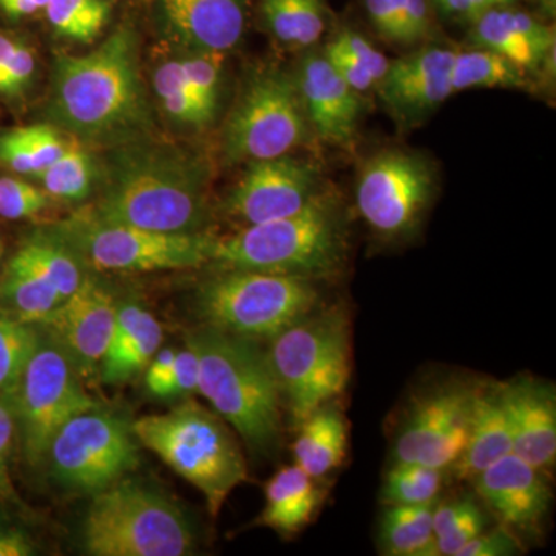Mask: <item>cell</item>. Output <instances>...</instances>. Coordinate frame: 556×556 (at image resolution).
<instances>
[{"mask_svg": "<svg viewBox=\"0 0 556 556\" xmlns=\"http://www.w3.org/2000/svg\"><path fill=\"white\" fill-rule=\"evenodd\" d=\"M47 115L89 148L115 149L152 137L155 121L134 28L119 27L90 53L58 56Z\"/></svg>", "mask_w": 556, "mask_h": 556, "instance_id": "6da1fadb", "label": "cell"}, {"mask_svg": "<svg viewBox=\"0 0 556 556\" xmlns=\"http://www.w3.org/2000/svg\"><path fill=\"white\" fill-rule=\"evenodd\" d=\"M110 150L100 199L87 207L94 217L155 232H203L211 181L206 160L150 138Z\"/></svg>", "mask_w": 556, "mask_h": 556, "instance_id": "7a4b0ae2", "label": "cell"}, {"mask_svg": "<svg viewBox=\"0 0 556 556\" xmlns=\"http://www.w3.org/2000/svg\"><path fill=\"white\" fill-rule=\"evenodd\" d=\"M200 365L199 393L252 452L269 455L280 442L281 394L268 353L257 340L204 325L190 332Z\"/></svg>", "mask_w": 556, "mask_h": 556, "instance_id": "3957f363", "label": "cell"}, {"mask_svg": "<svg viewBox=\"0 0 556 556\" xmlns=\"http://www.w3.org/2000/svg\"><path fill=\"white\" fill-rule=\"evenodd\" d=\"M345 251L342 212L332 197L321 192L291 217L214 237L208 263L225 270H260L314 280L338 273Z\"/></svg>", "mask_w": 556, "mask_h": 556, "instance_id": "277c9868", "label": "cell"}, {"mask_svg": "<svg viewBox=\"0 0 556 556\" xmlns=\"http://www.w3.org/2000/svg\"><path fill=\"white\" fill-rule=\"evenodd\" d=\"M137 441L206 500L217 518L230 493L248 478L247 459L228 424L193 399L131 424Z\"/></svg>", "mask_w": 556, "mask_h": 556, "instance_id": "5b68a950", "label": "cell"}, {"mask_svg": "<svg viewBox=\"0 0 556 556\" xmlns=\"http://www.w3.org/2000/svg\"><path fill=\"white\" fill-rule=\"evenodd\" d=\"M270 367L295 426L345 393L353 371L350 313L314 309L270 339Z\"/></svg>", "mask_w": 556, "mask_h": 556, "instance_id": "8992f818", "label": "cell"}, {"mask_svg": "<svg viewBox=\"0 0 556 556\" xmlns=\"http://www.w3.org/2000/svg\"><path fill=\"white\" fill-rule=\"evenodd\" d=\"M83 538L93 556H186L197 546L192 525L170 497L127 479L93 495Z\"/></svg>", "mask_w": 556, "mask_h": 556, "instance_id": "52a82bcc", "label": "cell"}, {"mask_svg": "<svg viewBox=\"0 0 556 556\" xmlns=\"http://www.w3.org/2000/svg\"><path fill=\"white\" fill-rule=\"evenodd\" d=\"M308 278L260 270H225L200 288L197 306L207 327L252 340L273 339L318 308Z\"/></svg>", "mask_w": 556, "mask_h": 556, "instance_id": "ba28073f", "label": "cell"}, {"mask_svg": "<svg viewBox=\"0 0 556 556\" xmlns=\"http://www.w3.org/2000/svg\"><path fill=\"white\" fill-rule=\"evenodd\" d=\"M73 254L98 270L152 273L188 269L208 263L214 237L204 232H155L105 222L87 207L46 229Z\"/></svg>", "mask_w": 556, "mask_h": 556, "instance_id": "9c48e42d", "label": "cell"}, {"mask_svg": "<svg viewBox=\"0 0 556 556\" xmlns=\"http://www.w3.org/2000/svg\"><path fill=\"white\" fill-rule=\"evenodd\" d=\"M7 407L20 426L25 460L39 466L46 464L58 431L98 404L87 393L72 361L49 338L40 340Z\"/></svg>", "mask_w": 556, "mask_h": 556, "instance_id": "30bf717a", "label": "cell"}, {"mask_svg": "<svg viewBox=\"0 0 556 556\" xmlns=\"http://www.w3.org/2000/svg\"><path fill=\"white\" fill-rule=\"evenodd\" d=\"M309 121L295 79L266 70L249 80L223 135L228 163L277 159L308 139Z\"/></svg>", "mask_w": 556, "mask_h": 556, "instance_id": "8fae6325", "label": "cell"}, {"mask_svg": "<svg viewBox=\"0 0 556 556\" xmlns=\"http://www.w3.org/2000/svg\"><path fill=\"white\" fill-rule=\"evenodd\" d=\"M131 424L94 407L70 419L51 442L46 463L65 489L97 495L138 467Z\"/></svg>", "mask_w": 556, "mask_h": 556, "instance_id": "7c38bea8", "label": "cell"}, {"mask_svg": "<svg viewBox=\"0 0 556 556\" xmlns=\"http://www.w3.org/2000/svg\"><path fill=\"white\" fill-rule=\"evenodd\" d=\"M433 193V172L422 156L387 150L362 169L357 208L378 236L405 239L419 228Z\"/></svg>", "mask_w": 556, "mask_h": 556, "instance_id": "4fadbf2b", "label": "cell"}, {"mask_svg": "<svg viewBox=\"0 0 556 556\" xmlns=\"http://www.w3.org/2000/svg\"><path fill=\"white\" fill-rule=\"evenodd\" d=\"M477 383L447 382L409 405L394 438L393 463L448 470L466 448Z\"/></svg>", "mask_w": 556, "mask_h": 556, "instance_id": "5bb4252c", "label": "cell"}, {"mask_svg": "<svg viewBox=\"0 0 556 556\" xmlns=\"http://www.w3.org/2000/svg\"><path fill=\"white\" fill-rule=\"evenodd\" d=\"M320 193L317 167L308 161L289 155L251 161L225 211L241 225H260L299 214Z\"/></svg>", "mask_w": 556, "mask_h": 556, "instance_id": "9a60e30c", "label": "cell"}, {"mask_svg": "<svg viewBox=\"0 0 556 556\" xmlns=\"http://www.w3.org/2000/svg\"><path fill=\"white\" fill-rule=\"evenodd\" d=\"M118 308L108 288L86 277L39 325L46 327L49 338L64 351L80 378L91 379L108 353Z\"/></svg>", "mask_w": 556, "mask_h": 556, "instance_id": "2e32d148", "label": "cell"}, {"mask_svg": "<svg viewBox=\"0 0 556 556\" xmlns=\"http://www.w3.org/2000/svg\"><path fill=\"white\" fill-rule=\"evenodd\" d=\"M470 482L500 525L519 538L540 533L552 504L548 475L510 453Z\"/></svg>", "mask_w": 556, "mask_h": 556, "instance_id": "e0dca14e", "label": "cell"}, {"mask_svg": "<svg viewBox=\"0 0 556 556\" xmlns=\"http://www.w3.org/2000/svg\"><path fill=\"white\" fill-rule=\"evenodd\" d=\"M455 51L426 49L394 61L380 79V98L399 126L415 127L453 93Z\"/></svg>", "mask_w": 556, "mask_h": 556, "instance_id": "ac0fdd59", "label": "cell"}, {"mask_svg": "<svg viewBox=\"0 0 556 556\" xmlns=\"http://www.w3.org/2000/svg\"><path fill=\"white\" fill-rule=\"evenodd\" d=\"M510 419L511 453L551 475L556 460V393L552 383L518 376L503 382Z\"/></svg>", "mask_w": 556, "mask_h": 556, "instance_id": "d6986e66", "label": "cell"}, {"mask_svg": "<svg viewBox=\"0 0 556 556\" xmlns=\"http://www.w3.org/2000/svg\"><path fill=\"white\" fill-rule=\"evenodd\" d=\"M306 118L318 137L332 144L353 141L361 116L357 91L320 54H309L300 64L295 78Z\"/></svg>", "mask_w": 556, "mask_h": 556, "instance_id": "ffe728a7", "label": "cell"}, {"mask_svg": "<svg viewBox=\"0 0 556 556\" xmlns=\"http://www.w3.org/2000/svg\"><path fill=\"white\" fill-rule=\"evenodd\" d=\"M164 20L193 50L226 53L240 42L247 0H161Z\"/></svg>", "mask_w": 556, "mask_h": 556, "instance_id": "44dd1931", "label": "cell"}, {"mask_svg": "<svg viewBox=\"0 0 556 556\" xmlns=\"http://www.w3.org/2000/svg\"><path fill=\"white\" fill-rule=\"evenodd\" d=\"M511 448L514 438L503 382L479 383L475 388L466 448L448 475L457 481H471L501 457L510 455Z\"/></svg>", "mask_w": 556, "mask_h": 556, "instance_id": "7402d4cb", "label": "cell"}, {"mask_svg": "<svg viewBox=\"0 0 556 556\" xmlns=\"http://www.w3.org/2000/svg\"><path fill=\"white\" fill-rule=\"evenodd\" d=\"M473 22L471 38L479 49L495 51L522 72L541 67L555 47L554 30L522 11L493 9Z\"/></svg>", "mask_w": 556, "mask_h": 556, "instance_id": "603a6c76", "label": "cell"}, {"mask_svg": "<svg viewBox=\"0 0 556 556\" xmlns=\"http://www.w3.org/2000/svg\"><path fill=\"white\" fill-rule=\"evenodd\" d=\"M328 496L325 479L309 477L299 466L280 468L265 485V508L258 525L278 535H298L316 519Z\"/></svg>", "mask_w": 556, "mask_h": 556, "instance_id": "cb8c5ba5", "label": "cell"}, {"mask_svg": "<svg viewBox=\"0 0 556 556\" xmlns=\"http://www.w3.org/2000/svg\"><path fill=\"white\" fill-rule=\"evenodd\" d=\"M163 327L155 316L135 303L119 305L108 353L100 367L104 382L124 383L142 371L163 343Z\"/></svg>", "mask_w": 556, "mask_h": 556, "instance_id": "d4e9b609", "label": "cell"}, {"mask_svg": "<svg viewBox=\"0 0 556 556\" xmlns=\"http://www.w3.org/2000/svg\"><path fill=\"white\" fill-rule=\"evenodd\" d=\"M350 441V424L338 401L321 405L298 424V438L292 445L295 466L309 477L327 479L345 463Z\"/></svg>", "mask_w": 556, "mask_h": 556, "instance_id": "484cf974", "label": "cell"}, {"mask_svg": "<svg viewBox=\"0 0 556 556\" xmlns=\"http://www.w3.org/2000/svg\"><path fill=\"white\" fill-rule=\"evenodd\" d=\"M437 503L387 506L379 522V551L388 556H438L433 533Z\"/></svg>", "mask_w": 556, "mask_h": 556, "instance_id": "4316f807", "label": "cell"}, {"mask_svg": "<svg viewBox=\"0 0 556 556\" xmlns=\"http://www.w3.org/2000/svg\"><path fill=\"white\" fill-rule=\"evenodd\" d=\"M64 302L60 292L16 254L0 278V305L5 313L27 324H40Z\"/></svg>", "mask_w": 556, "mask_h": 556, "instance_id": "83f0119b", "label": "cell"}, {"mask_svg": "<svg viewBox=\"0 0 556 556\" xmlns=\"http://www.w3.org/2000/svg\"><path fill=\"white\" fill-rule=\"evenodd\" d=\"M53 200L78 203L89 199L102 181V163L89 146L70 139L61 159L35 177Z\"/></svg>", "mask_w": 556, "mask_h": 556, "instance_id": "f1b7e54d", "label": "cell"}, {"mask_svg": "<svg viewBox=\"0 0 556 556\" xmlns=\"http://www.w3.org/2000/svg\"><path fill=\"white\" fill-rule=\"evenodd\" d=\"M260 9L274 38L287 46H313L327 28L324 0H262Z\"/></svg>", "mask_w": 556, "mask_h": 556, "instance_id": "f546056e", "label": "cell"}, {"mask_svg": "<svg viewBox=\"0 0 556 556\" xmlns=\"http://www.w3.org/2000/svg\"><path fill=\"white\" fill-rule=\"evenodd\" d=\"M16 255L53 285L64 300L72 295L86 278L83 262L46 230L25 241Z\"/></svg>", "mask_w": 556, "mask_h": 556, "instance_id": "4dcf8cb0", "label": "cell"}, {"mask_svg": "<svg viewBox=\"0 0 556 556\" xmlns=\"http://www.w3.org/2000/svg\"><path fill=\"white\" fill-rule=\"evenodd\" d=\"M526 75L518 65L495 51L485 49L455 51L452 87L455 91L470 89H519L526 86Z\"/></svg>", "mask_w": 556, "mask_h": 556, "instance_id": "1f68e13d", "label": "cell"}, {"mask_svg": "<svg viewBox=\"0 0 556 556\" xmlns=\"http://www.w3.org/2000/svg\"><path fill=\"white\" fill-rule=\"evenodd\" d=\"M153 89L161 108L174 123L197 129L214 119V110L208 109L190 89L179 61L163 62L153 75Z\"/></svg>", "mask_w": 556, "mask_h": 556, "instance_id": "d6a6232c", "label": "cell"}, {"mask_svg": "<svg viewBox=\"0 0 556 556\" xmlns=\"http://www.w3.org/2000/svg\"><path fill=\"white\" fill-rule=\"evenodd\" d=\"M39 332L31 324L0 309V394L10 401L28 362L38 350Z\"/></svg>", "mask_w": 556, "mask_h": 556, "instance_id": "836d02e7", "label": "cell"}, {"mask_svg": "<svg viewBox=\"0 0 556 556\" xmlns=\"http://www.w3.org/2000/svg\"><path fill=\"white\" fill-rule=\"evenodd\" d=\"M448 470L416 463H393L383 479L380 500L390 504L434 503L445 485Z\"/></svg>", "mask_w": 556, "mask_h": 556, "instance_id": "e575fe53", "label": "cell"}, {"mask_svg": "<svg viewBox=\"0 0 556 556\" xmlns=\"http://www.w3.org/2000/svg\"><path fill=\"white\" fill-rule=\"evenodd\" d=\"M43 10L58 35L79 43L93 42L110 20L108 0H49Z\"/></svg>", "mask_w": 556, "mask_h": 556, "instance_id": "d590c367", "label": "cell"}, {"mask_svg": "<svg viewBox=\"0 0 556 556\" xmlns=\"http://www.w3.org/2000/svg\"><path fill=\"white\" fill-rule=\"evenodd\" d=\"M190 89L208 109L217 112L225 53L200 51L178 60Z\"/></svg>", "mask_w": 556, "mask_h": 556, "instance_id": "8d00e7d4", "label": "cell"}, {"mask_svg": "<svg viewBox=\"0 0 556 556\" xmlns=\"http://www.w3.org/2000/svg\"><path fill=\"white\" fill-rule=\"evenodd\" d=\"M51 197L42 188L14 177L0 178V217L24 219L50 207Z\"/></svg>", "mask_w": 556, "mask_h": 556, "instance_id": "74e56055", "label": "cell"}, {"mask_svg": "<svg viewBox=\"0 0 556 556\" xmlns=\"http://www.w3.org/2000/svg\"><path fill=\"white\" fill-rule=\"evenodd\" d=\"M489 527V517L477 500L468 506L467 510L448 527L445 532L434 538L437 554L441 556H456L466 544L475 540L479 533Z\"/></svg>", "mask_w": 556, "mask_h": 556, "instance_id": "f35d334b", "label": "cell"}, {"mask_svg": "<svg viewBox=\"0 0 556 556\" xmlns=\"http://www.w3.org/2000/svg\"><path fill=\"white\" fill-rule=\"evenodd\" d=\"M17 130H20L22 139L27 142L28 149L31 150L39 172L61 159L72 139L65 137L62 130L54 127L53 124H35V126L21 127Z\"/></svg>", "mask_w": 556, "mask_h": 556, "instance_id": "ab89813d", "label": "cell"}, {"mask_svg": "<svg viewBox=\"0 0 556 556\" xmlns=\"http://www.w3.org/2000/svg\"><path fill=\"white\" fill-rule=\"evenodd\" d=\"M521 538L515 535L510 529L500 525L479 533L475 540L466 544L456 556H514L522 554Z\"/></svg>", "mask_w": 556, "mask_h": 556, "instance_id": "60d3db41", "label": "cell"}, {"mask_svg": "<svg viewBox=\"0 0 556 556\" xmlns=\"http://www.w3.org/2000/svg\"><path fill=\"white\" fill-rule=\"evenodd\" d=\"M200 365L192 348L177 351L174 369L161 397H190L199 393Z\"/></svg>", "mask_w": 556, "mask_h": 556, "instance_id": "b9f144b4", "label": "cell"}, {"mask_svg": "<svg viewBox=\"0 0 556 556\" xmlns=\"http://www.w3.org/2000/svg\"><path fill=\"white\" fill-rule=\"evenodd\" d=\"M35 70V53L27 43L17 40L5 67L0 72V93L11 97L21 93L31 83Z\"/></svg>", "mask_w": 556, "mask_h": 556, "instance_id": "7bdbcfd3", "label": "cell"}, {"mask_svg": "<svg viewBox=\"0 0 556 556\" xmlns=\"http://www.w3.org/2000/svg\"><path fill=\"white\" fill-rule=\"evenodd\" d=\"M332 43L339 47L340 50L345 51L346 54H350L351 58H354L358 64L364 65L378 83L386 76L390 62L364 36L357 35L354 31H343L340 33L338 38L332 40Z\"/></svg>", "mask_w": 556, "mask_h": 556, "instance_id": "ee69618b", "label": "cell"}, {"mask_svg": "<svg viewBox=\"0 0 556 556\" xmlns=\"http://www.w3.org/2000/svg\"><path fill=\"white\" fill-rule=\"evenodd\" d=\"M0 164L25 177L35 178L39 172L31 150L28 149L27 142L22 139L17 129L0 137Z\"/></svg>", "mask_w": 556, "mask_h": 556, "instance_id": "f6af8a7d", "label": "cell"}, {"mask_svg": "<svg viewBox=\"0 0 556 556\" xmlns=\"http://www.w3.org/2000/svg\"><path fill=\"white\" fill-rule=\"evenodd\" d=\"M325 58H327L329 64L334 67L336 72L339 73L340 78L345 80L348 86L354 91H357V93L371 89V87L378 83L375 76H372L364 65L358 64L354 58H351L350 54L340 50L339 47H336L332 42L327 46Z\"/></svg>", "mask_w": 556, "mask_h": 556, "instance_id": "bcb514c9", "label": "cell"}, {"mask_svg": "<svg viewBox=\"0 0 556 556\" xmlns=\"http://www.w3.org/2000/svg\"><path fill=\"white\" fill-rule=\"evenodd\" d=\"M14 419L10 408L0 401V497L17 503L16 490L10 477V455L13 445Z\"/></svg>", "mask_w": 556, "mask_h": 556, "instance_id": "7dc6e473", "label": "cell"}, {"mask_svg": "<svg viewBox=\"0 0 556 556\" xmlns=\"http://www.w3.org/2000/svg\"><path fill=\"white\" fill-rule=\"evenodd\" d=\"M365 5H367L369 20L383 38L405 43L404 33L399 25L396 11H394L391 0H365Z\"/></svg>", "mask_w": 556, "mask_h": 556, "instance_id": "c3c4849f", "label": "cell"}, {"mask_svg": "<svg viewBox=\"0 0 556 556\" xmlns=\"http://www.w3.org/2000/svg\"><path fill=\"white\" fill-rule=\"evenodd\" d=\"M175 357H177V351L166 348V350H160L146 367L148 368L146 387L153 396L161 397V393L170 378L172 369H174Z\"/></svg>", "mask_w": 556, "mask_h": 556, "instance_id": "681fc988", "label": "cell"}, {"mask_svg": "<svg viewBox=\"0 0 556 556\" xmlns=\"http://www.w3.org/2000/svg\"><path fill=\"white\" fill-rule=\"evenodd\" d=\"M405 28L408 43L426 38L430 31V13L427 0H404Z\"/></svg>", "mask_w": 556, "mask_h": 556, "instance_id": "f907efd6", "label": "cell"}, {"mask_svg": "<svg viewBox=\"0 0 556 556\" xmlns=\"http://www.w3.org/2000/svg\"><path fill=\"white\" fill-rule=\"evenodd\" d=\"M36 554L31 538L16 527L0 525V556H30Z\"/></svg>", "mask_w": 556, "mask_h": 556, "instance_id": "816d5d0a", "label": "cell"}, {"mask_svg": "<svg viewBox=\"0 0 556 556\" xmlns=\"http://www.w3.org/2000/svg\"><path fill=\"white\" fill-rule=\"evenodd\" d=\"M49 0H0V9L11 17H25L43 10Z\"/></svg>", "mask_w": 556, "mask_h": 556, "instance_id": "f5cc1de1", "label": "cell"}, {"mask_svg": "<svg viewBox=\"0 0 556 556\" xmlns=\"http://www.w3.org/2000/svg\"><path fill=\"white\" fill-rule=\"evenodd\" d=\"M442 13L450 17H463L473 21V7L471 0H431Z\"/></svg>", "mask_w": 556, "mask_h": 556, "instance_id": "db71d44e", "label": "cell"}, {"mask_svg": "<svg viewBox=\"0 0 556 556\" xmlns=\"http://www.w3.org/2000/svg\"><path fill=\"white\" fill-rule=\"evenodd\" d=\"M515 2H517V0H471L475 20L481 16L482 13H485V11L493 9H504V7L511 5V3Z\"/></svg>", "mask_w": 556, "mask_h": 556, "instance_id": "11a10c76", "label": "cell"}, {"mask_svg": "<svg viewBox=\"0 0 556 556\" xmlns=\"http://www.w3.org/2000/svg\"><path fill=\"white\" fill-rule=\"evenodd\" d=\"M16 43V39L10 38V36L0 35V72L5 67L7 61H9L11 53H13Z\"/></svg>", "mask_w": 556, "mask_h": 556, "instance_id": "9f6ffc18", "label": "cell"}, {"mask_svg": "<svg viewBox=\"0 0 556 556\" xmlns=\"http://www.w3.org/2000/svg\"><path fill=\"white\" fill-rule=\"evenodd\" d=\"M543 7L547 11L548 16H554L556 0H543Z\"/></svg>", "mask_w": 556, "mask_h": 556, "instance_id": "6f0895ef", "label": "cell"}, {"mask_svg": "<svg viewBox=\"0 0 556 556\" xmlns=\"http://www.w3.org/2000/svg\"><path fill=\"white\" fill-rule=\"evenodd\" d=\"M2 252H3V244H2V240H0V257H2Z\"/></svg>", "mask_w": 556, "mask_h": 556, "instance_id": "680465c9", "label": "cell"}]
</instances>
